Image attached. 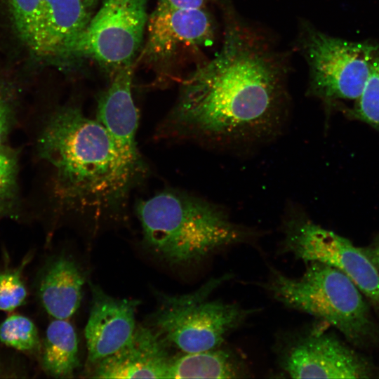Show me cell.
Here are the masks:
<instances>
[{
  "label": "cell",
  "instance_id": "8992f818",
  "mask_svg": "<svg viewBox=\"0 0 379 379\" xmlns=\"http://www.w3.org/2000/svg\"><path fill=\"white\" fill-rule=\"evenodd\" d=\"M298 44L308 67V93L327 105L358 98L379 47L328 35L306 20Z\"/></svg>",
  "mask_w": 379,
  "mask_h": 379
},
{
  "label": "cell",
  "instance_id": "e0dca14e",
  "mask_svg": "<svg viewBox=\"0 0 379 379\" xmlns=\"http://www.w3.org/2000/svg\"><path fill=\"white\" fill-rule=\"evenodd\" d=\"M243 371L234 357L225 350L217 349L185 352L172 357L166 378H238Z\"/></svg>",
  "mask_w": 379,
  "mask_h": 379
},
{
  "label": "cell",
  "instance_id": "ffe728a7",
  "mask_svg": "<svg viewBox=\"0 0 379 379\" xmlns=\"http://www.w3.org/2000/svg\"><path fill=\"white\" fill-rule=\"evenodd\" d=\"M0 341L25 353L39 351L41 341L35 324L27 317L12 314L0 324Z\"/></svg>",
  "mask_w": 379,
  "mask_h": 379
},
{
  "label": "cell",
  "instance_id": "52a82bcc",
  "mask_svg": "<svg viewBox=\"0 0 379 379\" xmlns=\"http://www.w3.org/2000/svg\"><path fill=\"white\" fill-rule=\"evenodd\" d=\"M148 0H103L63 58H88L112 71L133 65L142 47Z\"/></svg>",
  "mask_w": 379,
  "mask_h": 379
},
{
  "label": "cell",
  "instance_id": "44dd1931",
  "mask_svg": "<svg viewBox=\"0 0 379 379\" xmlns=\"http://www.w3.org/2000/svg\"><path fill=\"white\" fill-rule=\"evenodd\" d=\"M348 114L379 131V47L361 94Z\"/></svg>",
  "mask_w": 379,
  "mask_h": 379
},
{
  "label": "cell",
  "instance_id": "277c9868",
  "mask_svg": "<svg viewBox=\"0 0 379 379\" xmlns=\"http://www.w3.org/2000/svg\"><path fill=\"white\" fill-rule=\"evenodd\" d=\"M265 288L285 306L332 326L356 348L379 350V324L370 304L340 270L312 261L298 278L274 270Z\"/></svg>",
  "mask_w": 379,
  "mask_h": 379
},
{
  "label": "cell",
  "instance_id": "ba28073f",
  "mask_svg": "<svg viewBox=\"0 0 379 379\" xmlns=\"http://www.w3.org/2000/svg\"><path fill=\"white\" fill-rule=\"evenodd\" d=\"M286 250L305 262L318 261L345 274L379 314V270L349 239L309 220H291L286 229Z\"/></svg>",
  "mask_w": 379,
  "mask_h": 379
},
{
  "label": "cell",
  "instance_id": "603a6c76",
  "mask_svg": "<svg viewBox=\"0 0 379 379\" xmlns=\"http://www.w3.org/2000/svg\"><path fill=\"white\" fill-rule=\"evenodd\" d=\"M15 102L12 94L0 86V147L11 132L16 119Z\"/></svg>",
  "mask_w": 379,
  "mask_h": 379
},
{
  "label": "cell",
  "instance_id": "d4e9b609",
  "mask_svg": "<svg viewBox=\"0 0 379 379\" xmlns=\"http://www.w3.org/2000/svg\"><path fill=\"white\" fill-rule=\"evenodd\" d=\"M363 249L379 270V234Z\"/></svg>",
  "mask_w": 379,
  "mask_h": 379
},
{
  "label": "cell",
  "instance_id": "2e32d148",
  "mask_svg": "<svg viewBox=\"0 0 379 379\" xmlns=\"http://www.w3.org/2000/svg\"><path fill=\"white\" fill-rule=\"evenodd\" d=\"M41 368L53 378H69L80 366L76 331L67 319H54L41 343Z\"/></svg>",
  "mask_w": 379,
  "mask_h": 379
},
{
  "label": "cell",
  "instance_id": "7a4b0ae2",
  "mask_svg": "<svg viewBox=\"0 0 379 379\" xmlns=\"http://www.w3.org/2000/svg\"><path fill=\"white\" fill-rule=\"evenodd\" d=\"M36 149L53 168L55 197L68 208L102 213L122 205L138 177L104 126L77 107L48 116Z\"/></svg>",
  "mask_w": 379,
  "mask_h": 379
},
{
  "label": "cell",
  "instance_id": "30bf717a",
  "mask_svg": "<svg viewBox=\"0 0 379 379\" xmlns=\"http://www.w3.org/2000/svg\"><path fill=\"white\" fill-rule=\"evenodd\" d=\"M147 41L141 59L149 63L171 61L183 51L213 42V20L204 8L180 9L156 6L148 17Z\"/></svg>",
  "mask_w": 379,
  "mask_h": 379
},
{
  "label": "cell",
  "instance_id": "9c48e42d",
  "mask_svg": "<svg viewBox=\"0 0 379 379\" xmlns=\"http://www.w3.org/2000/svg\"><path fill=\"white\" fill-rule=\"evenodd\" d=\"M281 368L293 378H372L379 368L336 335L314 328L291 339L280 353Z\"/></svg>",
  "mask_w": 379,
  "mask_h": 379
},
{
  "label": "cell",
  "instance_id": "cb8c5ba5",
  "mask_svg": "<svg viewBox=\"0 0 379 379\" xmlns=\"http://www.w3.org/2000/svg\"><path fill=\"white\" fill-rule=\"evenodd\" d=\"M208 0H158L157 5L171 8H204Z\"/></svg>",
  "mask_w": 379,
  "mask_h": 379
},
{
  "label": "cell",
  "instance_id": "9a60e30c",
  "mask_svg": "<svg viewBox=\"0 0 379 379\" xmlns=\"http://www.w3.org/2000/svg\"><path fill=\"white\" fill-rule=\"evenodd\" d=\"M44 58H62L91 16L82 0H41Z\"/></svg>",
  "mask_w": 379,
  "mask_h": 379
},
{
  "label": "cell",
  "instance_id": "7402d4cb",
  "mask_svg": "<svg viewBox=\"0 0 379 379\" xmlns=\"http://www.w3.org/2000/svg\"><path fill=\"white\" fill-rule=\"evenodd\" d=\"M30 260L31 255H27L19 265L0 270V311L12 312L26 301L27 290L23 272Z\"/></svg>",
  "mask_w": 379,
  "mask_h": 379
},
{
  "label": "cell",
  "instance_id": "4fadbf2b",
  "mask_svg": "<svg viewBox=\"0 0 379 379\" xmlns=\"http://www.w3.org/2000/svg\"><path fill=\"white\" fill-rule=\"evenodd\" d=\"M172 357L166 342L151 328H135L131 340L97 363L96 378H166Z\"/></svg>",
  "mask_w": 379,
  "mask_h": 379
},
{
  "label": "cell",
  "instance_id": "3957f363",
  "mask_svg": "<svg viewBox=\"0 0 379 379\" xmlns=\"http://www.w3.org/2000/svg\"><path fill=\"white\" fill-rule=\"evenodd\" d=\"M136 212L147 246L173 265L200 260L251 235L219 207L178 191L158 192L140 201Z\"/></svg>",
  "mask_w": 379,
  "mask_h": 379
},
{
  "label": "cell",
  "instance_id": "5bb4252c",
  "mask_svg": "<svg viewBox=\"0 0 379 379\" xmlns=\"http://www.w3.org/2000/svg\"><path fill=\"white\" fill-rule=\"evenodd\" d=\"M84 282L82 272L72 258L65 255L53 257L39 274V301L54 319H68L81 305Z\"/></svg>",
  "mask_w": 379,
  "mask_h": 379
},
{
  "label": "cell",
  "instance_id": "8fae6325",
  "mask_svg": "<svg viewBox=\"0 0 379 379\" xmlns=\"http://www.w3.org/2000/svg\"><path fill=\"white\" fill-rule=\"evenodd\" d=\"M133 65L112 74L97 105V120L104 126L123 161L137 176L144 168L136 133L138 113L132 94Z\"/></svg>",
  "mask_w": 379,
  "mask_h": 379
},
{
  "label": "cell",
  "instance_id": "6da1fadb",
  "mask_svg": "<svg viewBox=\"0 0 379 379\" xmlns=\"http://www.w3.org/2000/svg\"><path fill=\"white\" fill-rule=\"evenodd\" d=\"M223 3L221 48L184 81L167 121L178 133L219 142L262 140L285 117L288 60L230 0Z\"/></svg>",
  "mask_w": 379,
  "mask_h": 379
},
{
  "label": "cell",
  "instance_id": "ac0fdd59",
  "mask_svg": "<svg viewBox=\"0 0 379 379\" xmlns=\"http://www.w3.org/2000/svg\"><path fill=\"white\" fill-rule=\"evenodd\" d=\"M7 4L18 37L34 55L44 58L41 0H7Z\"/></svg>",
  "mask_w": 379,
  "mask_h": 379
},
{
  "label": "cell",
  "instance_id": "5b68a950",
  "mask_svg": "<svg viewBox=\"0 0 379 379\" xmlns=\"http://www.w3.org/2000/svg\"><path fill=\"white\" fill-rule=\"evenodd\" d=\"M229 278L211 279L188 294L161 295L159 307L150 317L155 331L184 352L217 349L253 312L237 304L208 300L213 290Z\"/></svg>",
  "mask_w": 379,
  "mask_h": 379
},
{
  "label": "cell",
  "instance_id": "d6986e66",
  "mask_svg": "<svg viewBox=\"0 0 379 379\" xmlns=\"http://www.w3.org/2000/svg\"><path fill=\"white\" fill-rule=\"evenodd\" d=\"M18 161L16 149L6 144L0 147V220L19 213Z\"/></svg>",
  "mask_w": 379,
  "mask_h": 379
},
{
  "label": "cell",
  "instance_id": "7c38bea8",
  "mask_svg": "<svg viewBox=\"0 0 379 379\" xmlns=\"http://www.w3.org/2000/svg\"><path fill=\"white\" fill-rule=\"evenodd\" d=\"M90 286L92 298L84 334L88 361L96 364L131 340L135 329V312L140 302L114 298L93 283Z\"/></svg>",
  "mask_w": 379,
  "mask_h": 379
},
{
  "label": "cell",
  "instance_id": "484cf974",
  "mask_svg": "<svg viewBox=\"0 0 379 379\" xmlns=\"http://www.w3.org/2000/svg\"><path fill=\"white\" fill-rule=\"evenodd\" d=\"M98 0H82L86 7L90 11Z\"/></svg>",
  "mask_w": 379,
  "mask_h": 379
}]
</instances>
